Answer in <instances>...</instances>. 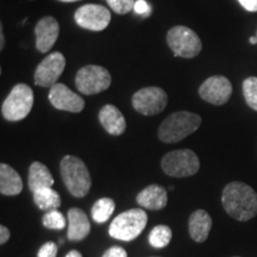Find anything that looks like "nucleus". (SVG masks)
Masks as SVG:
<instances>
[{
  "label": "nucleus",
  "mask_w": 257,
  "mask_h": 257,
  "mask_svg": "<svg viewBox=\"0 0 257 257\" xmlns=\"http://www.w3.org/2000/svg\"><path fill=\"white\" fill-rule=\"evenodd\" d=\"M243 94L246 104L252 110L257 111V78L249 76L243 81Z\"/></svg>",
  "instance_id": "24"
},
{
  "label": "nucleus",
  "mask_w": 257,
  "mask_h": 257,
  "mask_svg": "<svg viewBox=\"0 0 257 257\" xmlns=\"http://www.w3.org/2000/svg\"><path fill=\"white\" fill-rule=\"evenodd\" d=\"M111 12L105 6L86 4L74 14V21L80 28L91 31H102L111 23Z\"/></svg>",
  "instance_id": "10"
},
{
  "label": "nucleus",
  "mask_w": 257,
  "mask_h": 257,
  "mask_svg": "<svg viewBox=\"0 0 257 257\" xmlns=\"http://www.w3.org/2000/svg\"><path fill=\"white\" fill-rule=\"evenodd\" d=\"M238 2L246 11L257 12V0H238Z\"/></svg>",
  "instance_id": "30"
},
{
  "label": "nucleus",
  "mask_w": 257,
  "mask_h": 257,
  "mask_svg": "<svg viewBox=\"0 0 257 257\" xmlns=\"http://www.w3.org/2000/svg\"><path fill=\"white\" fill-rule=\"evenodd\" d=\"M54 184H55V180L46 165L38 162V161L31 163L28 175V185L31 192L37 191L40 188L53 187Z\"/></svg>",
  "instance_id": "19"
},
{
  "label": "nucleus",
  "mask_w": 257,
  "mask_h": 257,
  "mask_svg": "<svg viewBox=\"0 0 257 257\" xmlns=\"http://www.w3.org/2000/svg\"><path fill=\"white\" fill-rule=\"evenodd\" d=\"M256 37H257V32H256Z\"/></svg>",
  "instance_id": "36"
},
{
  "label": "nucleus",
  "mask_w": 257,
  "mask_h": 257,
  "mask_svg": "<svg viewBox=\"0 0 257 257\" xmlns=\"http://www.w3.org/2000/svg\"><path fill=\"white\" fill-rule=\"evenodd\" d=\"M115 208V202L111 198H101L92 207V218L95 223H105L110 219Z\"/></svg>",
  "instance_id": "22"
},
{
  "label": "nucleus",
  "mask_w": 257,
  "mask_h": 257,
  "mask_svg": "<svg viewBox=\"0 0 257 257\" xmlns=\"http://www.w3.org/2000/svg\"><path fill=\"white\" fill-rule=\"evenodd\" d=\"M61 176L68 192L75 198H83L88 194L92 186L87 166L79 157L64 156L60 163Z\"/></svg>",
  "instance_id": "3"
},
{
  "label": "nucleus",
  "mask_w": 257,
  "mask_h": 257,
  "mask_svg": "<svg viewBox=\"0 0 257 257\" xmlns=\"http://www.w3.org/2000/svg\"><path fill=\"white\" fill-rule=\"evenodd\" d=\"M59 2H62V3H75V2H80V0H59Z\"/></svg>",
  "instance_id": "35"
},
{
  "label": "nucleus",
  "mask_w": 257,
  "mask_h": 257,
  "mask_svg": "<svg viewBox=\"0 0 257 257\" xmlns=\"http://www.w3.org/2000/svg\"><path fill=\"white\" fill-rule=\"evenodd\" d=\"M23 191L22 178L11 166L0 165V193L3 195H18Z\"/></svg>",
  "instance_id": "20"
},
{
  "label": "nucleus",
  "mask_w": 257,
  "mask_h": 257,
  "mask_svg": "<svg viewBox=\"0 0 257 257\" xmlns=\"http://www.w3.org/2000/svg\"><path fill=\"white\" fill-rule=\"evenodd\" d=\"M10 239V231L4 225L0 226V244H5Z\"/></svg>",
  "instance_id": "31"
},
{
  "label": "nucleus",
  "mask_w": 257,
  "mask_h": 257,
  "mask_svg": "<svg viewBox=\"0 0 257 257\" xmlns=\"http://www.w3.org/2000/svg\"><path fill=\"white\" fill-rule=\"evenodd\" d=\"M161 167L167 175L173 178H188L199 172L200 161L191 149L173 150L162 157Z\"/></svg>",
  "instance_id": "6"
},
{
  "label": "nucleus",
  "mask_w": 257,
  "mask_h": 257,
  "mask_svg": "<svg viewBox=\"0 0 257 257\" xmlns=\"http://www.w3.org/2000/svg\"><path fill=\"white\" fill-rule=\"evenodd\" d=\"M91 232V224L87 214L78 207L68 211V238L74 242L85 239Z\"/></svg>",
  "instance_id": "17"
},
{
  "label": "nucleus",
  "mask_w": 257,
  "mask_h": 257,
  "mask_svg": "<svg viewBox=\"0 0 257 257\" xmlns=\"http://www.w3.org/2000/svg\"><path fill=\"white\" fill-rule=\"evenodd\" d=\"M49 100L57 110L79 113L85 108V100L81 95L74 93L64 83H55L50 87Z\"/></svg>",
  "instance_id": "13"
},
{
  "label": "nucleus",
  "mask_w": 257,
  "mask_h": 257,
  "mask_svg": "<svg viewBox=\"0 0 257 257\" xmlns=\"http://www.w3.org/2000/svg\"><path fill=\"white\" fill-rule=\"evenodd\" d=\"M66 257H82V255L78 251V250H72V251L67 253Z\"/></svg>",
  "instance_id": "33"
},
{
  "label": "nucleus",
  "mask_w": 257,
  "mask_h": 257,
  "mask_svg": "<svg viewBox=\"0 0 257 257\" xmlns=\"http://www.w3.org/2000/svg\"><path fill=\"white\" fill-rule=\"evenodd\" d=\"M134 108L143 115L159 114L168 104V95L165 89L155 87H144L137 91L131 99Z\"/></svg>",
  "instance_id": "9"
},
{
  "label": "nucleus",
  "mask_w": 257,
  "mask_h": 257,
  "mask_svg": "<svg viewBox=\"0 0 257 257\" xmlns=\"http://www.w3.org/2000/svg\"><path fill=\"white\" fill-rule=\"evenodd\" d=\"M112 11L117 15H126L135 9V0H106Z\"/></svg>",
  "instance_id": "26"
},
{
  "label": "nucleus",
  "mask_w": 257,
  "mask_h": 257,
  "mask_svg": "<svg viewBox=\"0 0 257 257\" xmlns=\"http://www.w3.org/2000/svg\"><path fill=\"white\" fill-rule=\"evenodd\" d=\"M34 194V201L36 206L42 211H53L57 210L61 205V197L53 187L40 188L32 192Z\"/></svg>",
  "instance_id": "21"
},
{
  "label": "nucleus",
  "mask_w": 257,
  "mask_h": 257,
  "mask_svg": "<svg viewBox=\"0 0 257 257\" xmlns=\"http://www.w3.org/2000/svg\"><path fill=\"white\" fill-rule=\"evenodd\" d=\"M167 43L175 56L193 59L201 53L202 42L195 31L184 25L173 27L167 34Z\"/></svg>",
  "instance_id": "7"
},
{
  "label": "nucleus",
  "mask_w": 257,
  "mask_h": 257,
  "mask_svg": "<svg viewBox=\"0 0 257 257\" xmlns=\"http://www.w3.org/2000/svg\"><path fill=\"white\" fill-rule=\"evenodd\" d=\"M212 229V218L205 210H197L188 219V231L192 239L197 243H202L208 238Z\"/></svg>",
  "instance_id": "18"
},
{
  "label": "nucleus",
  "mask_w": 257,
  "mask_h": 257,
  "mask_svg": "<svg viewBox=\"0 0 257 257\" xmlns=\"http://www.w3.org/2000/svg\"><path fill=\"white\" fill-rule=\"evenodd\" d=\"M249 42L251 44H257V37L255 36V37H250V40H249Z\"/></svg>",
  "instance_id": "34"
},
{
  "label": "nucleus",
  "mask_w": 257,
  "mask_h": 257,
  "mask_svg": "<svg viewBox=\"0 0 257 257\" xmlns=\"http://www.w3.org/2000/svg\"><path fill=\"white\" fill-rule=\"evenodd\" d=\"M5 47V36L4 30H3V25H0V50L4 49Z\"/></svg>",
  "instance_id": "32"
},
{
  "label": "nucleus",
  "mask_w": 257,
  "mask_h": 257,
  "mask_svg": "<svg viewBox=\"0 0 257 257\" xmlns=\"http://www.w3.org/2000/svg\"><path fill=\"white\" fill-rule=\"evenodd\" d=\"M99 121L112 136H120L126 128V121L123 113L119 108L111 104L102 106L101 110L99 111Z\"/></svg>",
  "instance_id": "16"
},
{
  "label": "nucleus",
  "mask_w": 257,
  "mask_h": 257,
  "mask_svg": "<svg viewBox=\"0 0 257 257\" xmlns=\"http://www.w3.org/2000/svg\"><path fill=\"white\" fill-rule=\"evenodd\" d=\"M147 223L148 216L146 211L141 208H131L112 220L108 227V233L115 239L130 242L143 232Z\"/></svg>",
  "instance_id": "4"
},
{
  "label": "nucleus",
  "mask_w": 257,
  "mask_h": 257,
  "mask_svg": "<svg viewBox=\"0 0 257 257\" xmlns=\"http://www.w3.org/2000/svg\"><path fill=\"white\" fill-rule=\"evenodd\" d=\"M137 202L141 207L148 210H162L168 204L167 189L160 185H150L137 194Z\"/></svg>",
  "instance_id": "15"
},
{
  "label": "nucleus",
  "mask_w": 257,
  "mask_h": 257,
  "mask_svg": "<svg viewBox=\"0 0 257 257\" xmlns=\"http://www.w3.org/2000/svg\"><path fill=\"white\" fill-rule=\"evenodd\" d=\"M35 96L27 83H17L2 105L3 117L9 121H19L28 117L34 106Z\"/></svg>",
  "instance_id": "5"
},
{
  "label": "nucleus",
  "mask_w": 257,
  "mask_h": 257,
  "mask_svg": "<svg viewBox=\"0 0 257 257\" xmlns=\"http://www.w3.org/2000/svg\"><path fill=\"white\" fill-rule=\"evenodd\" d=\"M102 257H127V252L121 246H112L104 252Z\"/></svg>",
  "instance_id": "28"
},
{
  "label": "nucleus",
  "mask_w": 257,
  "mask_h": 257,
  "mask_svg": "<svg viewBox=\"0 0 257 257\" xmlns=\"http://www.w3.org/2000/svg\"><path fill=\"white\" fill-rule=\"evenodd\" d=\"M234 257H238V256H234Z\"/></svg>",
  "instance_id": "37"
},
{
  "label": "nucleus",
  "mask_w": 257,
  "mask_h": 257,
  "mask_svg": "<svg viewBox=\"0 0 257 257\" xmlns=\"http://www.w3.org/2000/svg\"><path fill=\"white\" fill-rule=\"evenodd\" d=\"M35 35H36V49L41 54L48 53L59 38V22L51 16L43 17L38 21L36 27H35Z\"/></svg>",
  "instance_id": "14"
},
{
  "label": "nucleus",
  "mask_w": 257,
  "mask_h": 257,
  "mask_svg": "<svg viewBox=\"0 0 257 257\" xmlns=\"http://www.w3.org/2000/svg\"><path fill=\"white\" fill-rule=\"evenodd\" d=\"M42 223H43L47 229L62 230L66 227V218L57 210L48 211L43 218H42Z\"/></svg>",
  "instance_id": "25"
},
{
  "label": "nucleus",
  "mask_w": 257,
  "mask_h": 257,
  "mask_svg": "<svg viewBox=\"0 0 257 257\" xmlns=\"http://www.w3.org/2000/svg\"><path fill=\"white\" fill-rule=\"evenodd\" d=\"M112 82L107 69L96 64H87L78 70L75 75V86L81 94L94 95L104 92Z\"/></svg>",
  "instance_id": "8"
},
{
  "label": "nucleus",
  "mask_w": 257,
  "mask_h": 257,
  "mask_svg": "<svg viewBox=\"0 0 257 257\" xmlns=\"http://www.w3.org/2000/svg\"><path fill=\"white\" fill-rule=\"evenodd\" d=\"M66 68V57L60 51H54L53 54L44 57L38 64L34 74L35 85L40 87H51L62 75Z\"/></svg>",
  "instance_id": "11"
},
{
  "label": "nucleus",
  "mask_w": 257,
  "mask_h": 257,
  "mask_svg": "<svg viewBox=\"0 0 257 257\" xmlns=\"http://www.w3.org/2000/svg\"><path fill=\"white\" fill-rule=\"evenodd\" d=\"M221 202L230 217L248 221L257 216V193L249 185L233 181L225 186Z\"/></svg>",
  "instance_id": "1"
},
{
  "label": "nucleus",
  "mask_w": 257,
  "mask_h": 257,
  "mask_svg": "<svg viewBox=\"0 0 257 257\" xmlns=\"http://www.w3.org/2000/svg\"><path fill=\"white\" fill-rule=\"evenodd\" d=\"M172 237L173 232L169 226H167V225H157V226L150 231L148 239H149V244L153 248L162 249L166 248L170 243Z\"/></svg>",
  "instance_id": "23"
},
{
  "label": "nucleus",
  "mask_w": 257,
  "mask_h": 257,
  "mask_svg": "<svg viewBox=\"0 0 257 257\" xmlns=\"http://www.w3.org/2000/svg\"><path fill=\"white\" fill-rule=\"evenodd\" d=\"M134 10L136 11V14L143 15V16L149 15V12H150L149 5H148V3L144 2V0H137L136 4H135Z\"/></svg>",
  "instance_id": "29"
},
{
  "label": "nucleus",
  "mask_w": 257,
  "mask_h": 257,
  "mask_svg": "<svg viewBox=\"0 0 257 257\" xmlns=\"http://www.w3.org/2000/svg\"><path fill=\"white\" fill-rule=\"evenodd\" d=\"M201 117L188 111H179L169 114L159 127V138L163 143H178L198 130Z\"/></svg>",
  "instance_id": "2"
},
{
  "label": "nucleus",
  "mask_w": 257,
  "mask_h": 257,
  "mask_svg": "<svg viewBox=\"0 0 257 257\" xmlns=\"http://www.w3.org/2000/svg\"><path fill=\"white\" fill-rule=\"evenodd\" d=\"M57 245L54 242H47L38 250L37 257H56Z\"/></svg>",
  "instance_id": "27"
},
{
  "label": "nucleus",
  "mask_w": 257,
  "mask_h": 257,
  "mask_svg": "<svg viewBox=\"0 0 257 257\" xmlns=\"http://www.w3.org/2000/svg\"><path fill=\"white\" fill-rule=\"evenodd\" d=\"M232 94V85L230 80L221 75H213L205 80L199 87V95L202 100L212 105L226 104Z\"/></svg>",
  "instance_id": "12"
}]
</instances>
